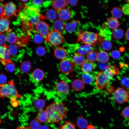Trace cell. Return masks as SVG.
I'll use <instances>...</instances> for the list:
<instances>
[{
	"mask_svg": "<svg viewBox=\"0 0 129 129\" xmlns=\"http://www.w3.org/2000/svg\"><path fill=\"white\" fill-rule=\"evenodd\" d=\"M45 110L48 113V122L50 123H57L62 120L67 113L66 107L62 102H57L47 106Z\"/></svg>",
	"mask_w": 129,
	"mask_h": 129,
	"instance_id": "1",
	"label": "cell"
},
{
	"mask_svg": "<svg viewBox=\"0 0 129 129\" xmlns=\"http://www.w3.org/2000/svg\"><path fill=\"white\" fill-rule=\"evenodd\" d=\"M20 96L18 93L12 81H9L7 83L0 84V97H7L11 99H16Z\"/></svg>",
	"mask_w": 129,
	"mask_h": 129,
	"instance_id": "2",
	"label": "cell"
},
{
	"mask_svg": "<svg viewBox=\"0 0 129 129\" xmlns=\"http://www.w3.org/2000/svg\"><path fill=\"white\" fill-rule=\"evenodd\" d=\"M98 39V34L94 32L81 30L78 33L77 41L91 46L96 45Z\"/></svg>",
	"mask_w": 129,
	"mask_h": 129,
	"instance_id": "3",
	"label": "cell"
},
{
	"mask_svg": "<svg viewBox=\"0 0 129 129\" xmlns=\"http://www.w3.org/2000/svg\"><path fill=\"white\" fill-rule=\"evenodd\" d=\"M45 41L52 45L57 46L63 43L64 38L60 32L52 29L49 30Z\"/></svg>",
	"mask_w": 129,
	"mask_h": 129,
	"instance_id": "4",
	"label": "cell"
},
{
	"mask_svg": "<svg viewBox=\"0 0 129 129\" xmlns=\"http://www.w3.org/2000/svg\"><path fill=\"white\" fill-rule=\"evenodd\" d=\"M3 11L0 16V18L8 19V18L14 15L16 11V7L12 2H9L2 5Z\"/></svg>",
	"mask_w": 129,
	"mask_h": 129,
	"instance_id": "5",
	"label": "cell"
},
{
	"mask_svg": "<svg viewBox=\"0 0 129 129\" xmlns=\"http://www.w3.org/2000/svg\"><path fill=\"white\" fill-rule=\"evenodd\" d=\"M113 97L115 100L120 104H123L129 101V93L120 87L114 92Z\"/></svg>",
	"mask_w": 129,
	"mask_h": 129,
	"instance_id": "6",
	"label": "cell"
},
{
	"mask_svg": "<svg viewBox=\"0 0 129 129\" xmlns=\"http://www.w3.org/2000/svg\"><path fill=\"white\" fill-rule=\"evenodd\" d=\"M110 80L104 71H99L95 77L96 87L98 89L105 88L109 84Z\"/></svg>",
	"mask_w": 129,
	"mask_h": 129,
	"instance_id": "7",
	"label": "cell"
},
{
	"mask_svg": "<svg viewBox=\"0 0 129 129\" xmlns=\"http://www.w3.org/2000/svg\"><path fill=\"white\" fill-rule=\"evenodd\" d=\"M75 68V64L73 60L65 58L60 62L59 68L61 72L65 74H68L72 72Z\"/></svg>",
	"mask_w": 129,
	"mask_h": 129,
	"instance_id": "8",
	"label": "cell"
},
{
	"mask_svg": "<svg viewBox=\"0 0 129 129\" xmlns=\"http://www.w3.org/2000/svg\"><path fill=\"white\" fill-rule=\"evenodd\" d=\"M36 32L45 39H46L49 31V26L45 22L40 20L35 24Z\"/></svg>",
	"mask_w": 129,
	"mask_h": 129,
	"instance_id": "9",
	"label": "cell"
},
{
	"mask_svg": "<svg viewBox=\"0 0 129 129\" xmlns=\"http://www.w3.org/2000/svg\"><path fill=\"white\" fill-rule=\"evenodd\" d=\"M104 72L110 80H111L114 75H117L119 73V70L114 65H108L104 68Z\"/></svg>",
	"mask_w": 129,
	"mask_h": 129,
	"instance_id": "10",
	"label": "cell"
},
{
	"mask_svg": "<svg viewBox=\"0 0 129 129\" xmlns=\"http://www.w3.org/2000/svg\"><path fill=\"white\" fill-rule=\"evenodd\" d=\"M68 4V0H54L52 1V5L56 11H59L66 7Z\"/></svg>",
	"mask_w": 129,
	"mask_h": 129,
	"instance_id": "11",
	"label": "cell"
},
{
	"mask_svg": "<svg viewBox=\"0 0 129 129\" xmlns=\"http://www.w3.org/2000/svg\"><path fill=\"white\" fill-rule=\"evenodd\" d=\"M10 22L8 19L0 18V33H3L11 32L10 28Z\"/></svg>",
	"mask_w": 129,
	"mask_h": 129,
	"instance_id": "12",
	"label": "cell"
},
{
	"mask_svg": "<svg viewBox=\"0 0 129 129\" xmlns=\"http://www.w3.org/2000/svg\"><path fill=\"white\" fill-rule=\"evenodd\" d=\"M56 88L57 91L62 94L66 93L69 90V86L68 84L64 81L58 82L56 85Z\"/></svg>",
	"mask_w": 129,
	"mask_h": 129,
	"instance_id": "13",
	"label": "cell"
},
{
	"mask_svg": "<svg viewBox=\"0 0 129 129\" xmlns=\"http://www.w3.org/2000/svg\"><path fill=\"white\" fill-rule=\"evenodd\" d=\"M6 41L10 44L21 46L19 43L21 38L18 37L14 32H8L6 36Z\"/></svg>",
	"mask_w": 129,
	"mask_h": 129,
	"instance_id": "14",
	"label": "cell"
},
{
	"mask_svg": "<svg viewBox=\"0 0 129 129\" xmlns=\"http://www.w3.org/2000/svg\"><path fill=\"white\" fill-rule=\"evenodd\" d=\"M44 76L43 71L39 69L34 70L31 74V77L32 80L35 82H39L42 80Z\"/></svg>",
	"mask_w": 129,
	"mask_h": 129,
	"instance_id": "15",
	"label": "cell"
},
{
	"mask_svg": "<svg viewBox=\"0 0 129 129\" xmlns=\"http://www.w3.org/2000/svg\"><path fill=\"white\" fill-rule=\"evenodd\" d=\"M70 10L67 8H64L59 11V19L63 21L69 20L71 17Z\"/></svg>",
	"mask_w": 129,
	"mask_h": 129,
	"instance_id": "16",
	"label": "cell"
},
{
	"mask_svg": "<svg viewBox=\"0 0 129 129\" xmlns=\"http://www.w3.org/2000/svg\"><path fill=\"white\" fill-rule=\"evenodd\" d=\"M55 56L57 59L63 60L65 59L67 53L65 49L61 47H58L54 51Z\"/></svg>",
	"mask_w": 129,
	"mask_h": 129,
	"instance_id": "17",
	"label": "cell"
},
{
	"mask_svg": "<svg viewBox=\"0 0 129 129\" xmlns=\"http://www.w3.org/2000/svg\"><path fill=\"white\" fill-rule=\"evenodd\" d=\"M95 67L93 63L86 61L81 65V70L84 73H90L94 69Z\"/></svg>",
	"mask_w": 129,
	"mask_h": 129,
	"instance_id": "18",
	"label": "cell"
},
{
	"mask_svg": "<svg viewBox=\"0 0 129 129\" xmlns=\"http://www.w3.org/2000/svg\"><path fill=\"white\" fill-rule=\"evenodd\" d=\"M73 61L76 65H82L86 61V60L83 55L77 53L74 55Z\"/></svg>",
	"mask_w": 129,
	"mask_h": 129,
	"instance_id": "19",
	"label": "cell"
},
{
	"mask_svg": "<svg viewBox=\"0 0 129 129\" xmlns=\"http://www.w3.org/2000/svg\"><path fill=\"white\" fill-rule=\"evenodd\" d=\"M109 58L108 54L105 51H100L97 53V60L101 63H105L108 62Z\"/></svg>",
	"mask_w": 129,
	"mask_h": 129,
	"instance_id": "20",
	"label": "cell"
},
{
	"mask_svg": "<svg viewBox=\"0 0 129 129\" xmlns=\"http://www.w3.org/2000/svg\"><path fill=\"white\" fill-rule=\"evenodd\" d=\"M72 86L74 90L77 91H80L84 88V83L81 80L77 79L72 82Z\"/></svg>",
	"mask_w": 129,
	"mask_h": 129,
	"instance_id": "21",
	"label": "cell"
},
{
	"mask_svg": "<svg viewBox=\"0 0 129 129\" xmlns=\"http://www.w3.org/2000/svg\"><path fill=\"white\" fill-rule=\"evenodd\" d=\"M78 23V21L73 20L65 25L64 28L65 30L70 33L73 32L75 30Z\"/></svg>",
	"mask_w": 129,
	"mask_h": 129,
	"instance_id": "22",
	"label": "cell"
},
{
	"mask_svg": "<svg viewBox=\"0 0 129 129\" xmlns=\"http://www.w3.org/2000/svg\"><path fill=\"white\" fill-rule=\"evenodd\" d=\"M0 58L2 59H11L10 55L5 44L3 46H0Z\"/></svg>",
	"mask_w": 129,
	"mask_h": 129,
	"instance_id": "23",
	"label": "cell"
},
{
	"mask_svg": "<svg viewBox=\"0 0 129 129\" xmlns=\"http://www.w3.org/2000/svg\"><path fill=\"white\" fill-rule=\"evenodd\" d=\"M107 23L108 27L113 29L117 28L120 25L118 19L114 17L109 18Z\"/></svg>",
	"mask_w": 129,
	"mask_h": 129,
	"instance_id": "24",
	"label": "cell"
},
{
	"mask_svg": "<svg viewBox=\"0 0 129 129\" xmlns=\"http://www.w3.org/2000/svg\"><path fill=\"white\" fill-rule=\"evenodd\" d=\"M64 26L65 24L63 21L59 19L55 20L53 23V29L60 32L63 30Z\"/></svg>",
	"mask_w": 129,
	"mask_h": 129,
	"instance_id": "25",
	"label": "cell"
},
{
	"mask_svg": "<svg viewBox=\"0 0 129 129\" xmlns=\"http://www.w3.org/2000/svg\"><path fill=\"white\" fill-rule=\"evenodd\" d=\"M77 124L78 127L80 129H84L88 125L87 120L82 117L79 116L77 118Z\"/></svg>",
	"mask_w": 129,
	"mask_h": 129,
	"instance_id": "26",
	"label": "cell"
},
{
	"mask_svg": "<svg viewBox=\"0 0 129 129\" xmlns=\"http://www.w3.org/2000/svg\"><path fill=\"white\" fill-rule=\"evenodd\" d=\"M20 46L15 44H10L8 46L6 45L7 51L10 55L13 56L16 54L17 53L18 48Z\"/></svg>",
	"mask_w": 129,
	"mask_h": 129,
	"instance_id": "27",
	"label": "cell"
},
{
	"mask_svg": "<svg viewBox=\"0 0 129 129\" xmlns=\"http://www.w3.org/2000/svg\"><path fill=\"white\" fill-rule=\"evenodd\" d=\"M112 34L114 38L115 39H119L123 37L124 34V32L121 28H117L113 30Z\"/></svg>",
	"mask_w": 129,
	"mask_h": 129,
	"instance_id": "28",
	"label": "cell"
},
{
	"mask_svg": "<svg viewBox=\"0 0 129 129\" xmlns=\"http://www.w3.org/2000/svg\"><path fill=\"white\" fill-rule=\"evenodd\" d=\"M81 79L84 83L89 84L92 82L93 78L92 75L90 73H84L81 75Z\"/></svg>",
	"mask_w": 129,
	"mask_h": 129,
	"instance_id": "29",
	"label": "cell"
},
{
	"mask_svg": "<svg viewBox=\"0 0 129 129\" xmlns=\"http://www.w3.org/2000/svg\"><path fill=\"white\" fill-rule=\"evenodd\" d=\"M78 53L82 55L87 54L91 51V46L88 44L80 46L77 49Z\"/></svg>",
	"mask_w": 129,
	"mask_h": 129,
	"instance_id": "30",
	"label": "cell"
},
{
	"mask_svg": "<svg viewBox=\"0 0 129 129\" xmlns=\"http://www.w3.org/2000/svg\"><path fill=\"white\" fill-rule=\"evenodd\" d=\"M48 114L45 110L40 111L38 114L37 119L40 122H44L48 121Z\"/></svg>",
	"mask_w": 129,
	"mask_h": 129,
	"instance_id": "31",
	"label": "cell"
},
{
	"mask_svg": "<svg viewBox=\"0 0 129 129\" xmlns=\"http://www.w3.org/2000/svg\"><path fill=\"white\" fill-rule=\"evenodd\" d=\"M101 46L103 49L106 51L110 50L112 48V44L111 41L108 40H104L102 38L99 39Z\"/></svg>",
	"mask_w": 129,
	"mask_h": 129,
	"instance_id": "32",
	"label": "cell"
},
{
	"mask_svg": "<svg viewBox=\"0 0 129 129\" xmlns=\"http://www.w3.org/2000/svg\"><path fill=\"white\" fill-rule=\"evenodd\" d=\"M111 12L113 17L117 19L120 18L123 16L122 9L119 7H113Z\"/></svg>",
	"mask_w": 129,
	"mask_h": 129,
	"instance_id": "33",
	"label": "cell"
},
{
	"mask_svg": "<svg viewBox=\"0 0 129 129\" xmlns=\"http://www.w3.org/2000/svg\"><path fill=\"white\" fill-rule=\"evenodd\" d=\"M45 16L47 19L49 20H54L56 19L57 17L56 12L53 9H49L46 12Z\"/></svg>",
	"mask_w": 129,
	"mask_h": 129,
	"instance_id": "34",
	"label": "cell"
},
{
	"mask_svg": "<svg viewBox=\"0 0 129 129\" xmlns=\"http://www.w3.org/2000/svg\"><path fill=\"white\" fill-rule=\"evenodd\" d=\"M36 109L39 111L42 110L45 105V102L43 99H38L36 100L33 103Z\"/></svg>",
	"mask_w": 129,
	"mask_h": 129,
	"instance_id": "35",
	"label": "cell"
},
{
	"mask_svg": "<svg viewBox=\"0 0 129 129\" xmlns=\"http://www.w3.org/2000/svg\"><path fill=\"white\" fill-rule=\"evenodd\" d=\"M97 53L94 51H91L87 54L86 57L88 61L93 63L97 60Z\"/></svg>",
	"mask_w": 129,
	"mask_h": 129,
	"instance_id": "36",
	"label": "cell"
},
{
	"mask_svg": "<svg viewBox=\"0 0 129 129\" xmlns=\"http://www.w3.org/2000/svg\"><path fill=\"white\" fill-rule=\"evenodd\" d=\"M58 129H76L75 125L70 121H66L61 125Z\"/></svg>",
	"mask_w": 129,
	"mask_h": 129,
	"instance_id": "37",
	"label": "cell"
},
{
	"mask_svg": "<svg viewBox=\"0 0 129 129\" xmlns=\"http://www.w3.org/2000/svg\"><path fill=\"white\" fill-rule=\"evenodd\" d=\"M29 126L32 129H39L41 124L38 119H34L30 121Z\"/></svg>",
	"mask_w": 129,
	"mask_h": 129,
	"instance_id": "38",
	"label": "cell"
},
{
	"mask_svg": "<svg viewBox=\"0 0 129 129\" xmlns=\"http://www.w3.org/2000/svg\"><path fill=\"white\" fill-rule=\"evenodd\" d=\"M31 67L30 63L28 61L24 62L21 64V70L24 72H27L30 70Z\"/></svg>",
	"mask_w": 129,
	"mask_h": 129,
	"instance_id": "39",
	"label": "cell"
},
{
	"mask_svg": "<svg viewBox=\"0 0 129 129\" xmlns=\"http://www.w3.org/2000/svg\"><path fill=\"white\" fill-rule=\"evenodd\" d=\"M120 83L123 88L126 89H129V78L124 77L121 80Z\"/></svg>",
	"mask_w": 129,
	"mask_h": 129,
	"instance_id": "40",
	"label": "cell"
},
{
	"mask_svg": "<svg viewBox=\"0 0 129 129\" xmlns=\"http://www.w3.org/2000/svg\"><path fill=\"white\" fill-rule=\"evenodd\" d=\"M43 37L39 34H36L34 36L33 40L35 43L40 44L43 41Z\"/></svg>",
	"mask_w": 129,
	"mask_h": 129,
	"instance_id": "41",
	"label": "cell"
},
{
	"mask_svg": "<svg viewBox=\"0 0 129 129\" xmlns=\"http://www.w3.org/2000/svg\"><path fill=\"white\" fill-rule=\"evenodd\" d=\"M36 52L38 55L42 56L44 55L46 52L45 48L42 46H40L36 48Z\"/></svg>",
	"mask_w": 129,
	"mask_h": 129,
	"instance_id": "42",
	"label": "cell"
},
{
	"mask_svg": "<svg viewBox=\"0 0 129 129\" xmlns=\"http://www.w3.org/2000/svg\"><path fill=\"white\" fill-rule=\"evenodd\" d=\"M5 66L6 70L9 72H12L15 69V65L12 61L8 63Z\"/></svg>",
	"mask_w": 129,
	"mask_h": 129,
	"instance_id": "43",
	"label": "cell"
},
{
	"mask_svg": "<svg viewBox=\"0 0 129 129\" xmlns=\"http://www.w3.org/2000/svg\"><path fill=\"white\" fill-rule=\"evenodd\" d=\"M123 116L124 118H129V107L124 108L122 112Z\"/></svg>",
	"mask_w": 129,
	"mask_h": 129,
	"instance_id": "44",
	"label": "cell"
},
{
	"mask_svg": "<svg viewBox=\"0 0 129 129\" xmlns=\"http://www.w3.org/2000/svg\"><path fill=\"white\" fill-rule=\"evenodd\" d=\"M6 41V36L3 33H0V46L3 45Z\"/></svg>",
	"mask_w": 129,
	"mask_h": 129,
	"instance_id": "45",
	"label": "cell"
},
{
	"mask_svg": "<svg viewBox=\"0 0 129 129\" xmlns=\"http://www.w3.org/2000/svg\"><path fill=\"white\" fill-rule=\"evenodd\" d=\"M122 10L124 13L127 15H129V4H126L122 7Z\"/></svg>",
	"mask_w": 129,
	"mask_h": 129,
	"instance_id": "46",
	"label": "cell"
},
{
	"mask_svg": "<svg viewBox=\"0 0 129 129\" xmlns=\"http://www.w3.org/2000/svg\"><path fill=\"white\" fill-rule=\"evenodd\" d=\"M120 53L117 50H113L111 53V55L112 57L115 59H117L120 56Z\"/></svg>",
	"mask_w": 129,
	"mask_h": 129,
	"instance_id": "47",
	"label": "cell"
},
{
	"mask_svg": "<svg viewBox=\"0 0 129 129\" xmlns=\"http://www.w3.org/2000/svg\"><path fill=\"white\" fill-rule=\"evenodd\" d=\"M30 19L31 22L35 24L40 21L39 18L36 16H31Z\"/></svg>",
	"mask_w": 129,
	"mask_h": 129,
	"instance_id": "48",
	"label": "cell"
},
{
	"mask_svg": "<svg viewBox=\"0 0 129 129\" xmlns=\"http://www.w3.org/2000/svg\"><path fill=\"white\" fill-rule=\"evenodd\" d=\"M7 81L6 77L3 74H0V84L5 83Z\"/></svg>",
	"mask_w": 129,
	"mask_h": 129,
	"instance_id": "49",
	"label": "cell"
},
{
	"mask_svg": "<svg viewBox=\"0 0 129 129\" xmlns=\"http://www.w3.org/2000/svg\"><path fill=\"white\" fill-rule=\"evenodd\" d=\"M11 104L12 107H17L18 105V101L16 99H11Z\"/></svg>",
	"mask_w": 129,
	"mask_h": 129,
	"instance_id": "50",
	"label": "cell"
},
{
	"mask_svg": "<svg viewBox=\"0 0 129 129\" xmlns=\"http://www.w3.org/2000/svg\"><path fill=\"white\" fill-rule=\"evenodd\" d=\"M68 3L72 6L76 5L78 2V0H68Z\"/></svg>",
	"mask_w": 129,
	"mask_h": 129,
	"instance_id": "51",
	"label": "cell"
},
{
	"mask_svg": "<svg viewBox=\"0 0 129 129\" xmlns=\"http://www.w3.org/2000/svg\"><path fill=\"white\" fill-rule=\"evenodd\" d=\"M43 1V0H33L32 3L34 5H38L41 4Z\"/></svg>",
	"mask_w": 129,
	"mask_h": 129,
	"instance_id": "52",
	"label": "cell"
},
{
	"mask_svg": "<svg viewBox=\"0 0 129 129\" xmlns=\"http://www.w3.org/2000/svg\"><path fill=\"white\" fill-rule=\"evenodd\" d=\"M16 129H32L29 126H26L17 127Z\"/></svg>",
	"mask_w": 129,
	"mask_h": 129,
	"instance_id": "53",
	"label": "cell"
},
{
	"mask_svg": "<svg viewBox=\"0 0 129 129\" xmlns=\"http://www.w3.org/2000/svg\"><path fill=\"white\" fill-rule=\"evenodd\" d=\"M125 36L126 39L129 41V29H128L126 32Z\"/></svg>",
	"mask_w": 129,
	"mask_h": 129,
	"instance_id": "54",
	"label": "cell"
},
{
	"mask_svg": "<svg viewBox=\"0 0 129 129\" xmlns=\"http://www.w3.org/2000/svg\"><path fill=\"white\" fill-rule=\"evenodd\" d=\"M87 129H97L93 125H88L86 128Z\"/></svg>",
	"mask_w": 129,
	"mask_h": 129,
	"instance_id": "55",
	"label": "cell"
},
{
	"mask_svg": "<svg viewBox=\"0 0 129 129\" xmlns=\"http://www.w3.org/2000/svg\"><path fill=\"white\" fill-rule=\"evenodd\" d=\"M39 129H49L48 127L46 125L41 126Z\"/></svg>",
	"mask_w": 129,
	"mask_h": 129,
	"instance_id": "56",
	"label": "cell"
},
{
	"mask_svg": "<svg viewBox=\"0 0 129 129\" xmlns=\"http://www.w3.org/2000/svg\"><path fill=\"white\" fill-rule=\"evenodd\" d=\"M3 10V8L0 5V16L1 15Z\"/></svg>",
	"mask_w": 129,
	"mask_h": 129,
	"instance_id": "57",
	"label": "cell"
},
{
	"mask_svg": "<svg viewBox=\"0 0 129 129\" xmlns=\"http://www.w3.org/2000/svg\"><path fill=\"white\" fill-rule=\"evenodd\" d=\"M29 0H21V1H22V2H27Z\"/></svg>",
	"mask_w": 129,
	"mask_h": 129,
	"instance_id": "58",
	"label": "cell"
},
{
	"mask_svg": "<svg viewBox=\"0 0 129 129\" xmlns=\"http://www.w3.org/2000/svg\"><path fill=\"white\" fill-rule=\"evenodd\" d=\"M127 2H128L129 3V0H125Z\"/></svg>",
	"mask_w": 129,
	"mask_h": 129,
	"instance_id": "59",
	"label": "cell"
},
{
	"mask_svg": "<svg viewBox=\"0 0 129 129\" xmlns=\"http://www.w3.org/2000/svg\"><path fill=\"white\" fill-rule=\"evenodd\" d=\"M128 124L129 126V122L128 123Z\"/></svg>",
	"mask_w": 129,
	"mask_h": 129,
	"instance_id": "60",
	"label": "cell"
},
{
	"mask_svg": "<svg viewBox=\"0 0 129 129\" xmlns=\"http://www.w3.org/2000/svg\"><path fill=\"white\" fill-rule=\"evenodd\" d=\"M0 122H1V121H0Z\"/></svg>",
	"mask_w": 129,
	"mask_h": 129,
	"instance_id": "61",
	"label": "cell"
}]
</instances>
